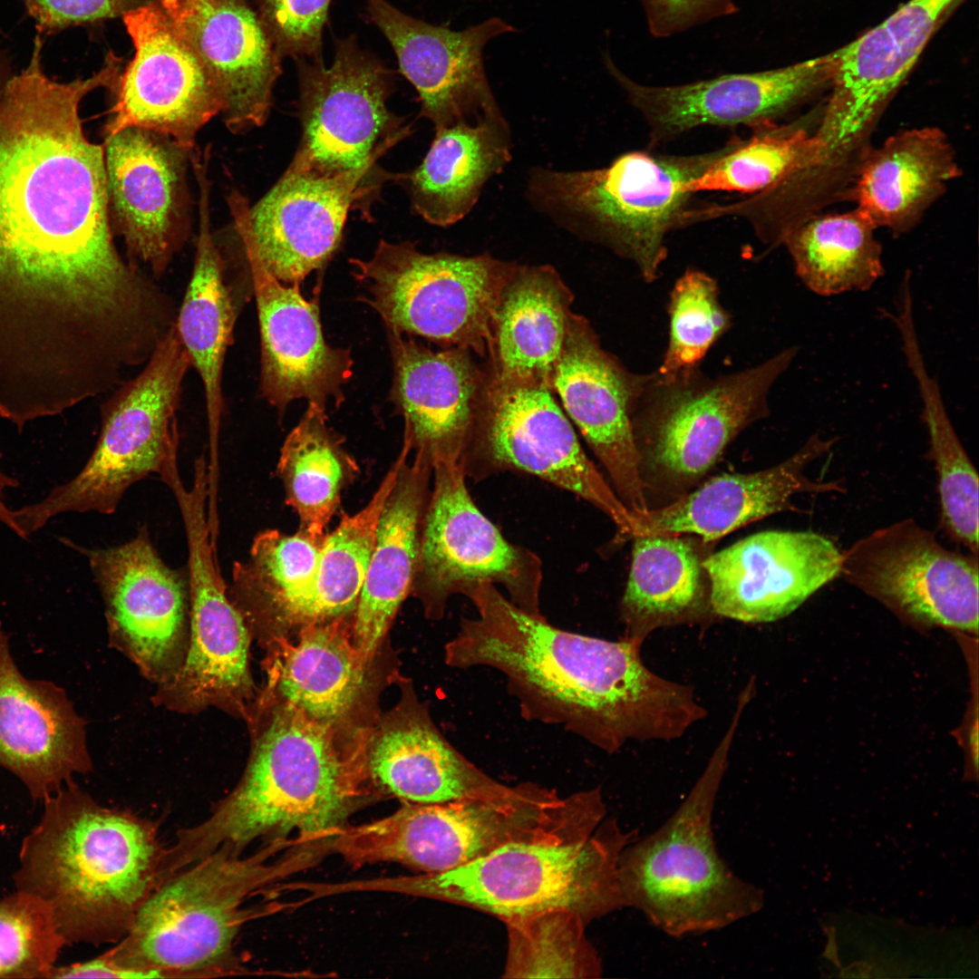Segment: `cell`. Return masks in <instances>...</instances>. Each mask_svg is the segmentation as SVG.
Segmentation results:
<instances>
[{"instance_id":"cell-9","label":"cell","mask_w":979,"mask_h":979,"mask_svg":"<svg viewBox=\"0 0 979 979\" xmlns=\"http://www.w3.org/2000/svg\"><path fill=\"white\" fill-rule=\"evenodd\" d=\"M737 141L690 155L632 150L588 170L537 169L528 196L557 223L630 260L652 283L667 257L668 234L682 228L690 208L689 184Z\"/></svg>"},{"instance_id":"cell-49","label":"cell","mask_w":979,"mask_h":979,"mask_svg":"<svg viewBox=\"0 0 979 979\" xmlns=\"http://www.w3.org/2000/svg\"><path fill=\"white\" fill-rule=\"evenodd\" d=\"M332 0H254L262 24L284 58H322Z\"/></svg>"},{"instance_id":"cell-42","label":"cell","mask_w":979,"mask_h":979,"mask_svg":"<svg viewBox=\"0 0 979 979\" xmlns=\"http://www.w3.org/2000/svg\"><path fill=\"white\" fill-rule=\"evenodd\" d=\"M902 350L922 402L929 451L938 478L940 525L955 542L978 557V475L947 413L939 383L928 372L911 323L898 328Z\"/></svg>"},{"instance_id":"cell-50","label":"cell","mask_w":979,"mask_h":979,"mask_svg":"<svg viewBox=\"0 0 979 979\" xmlns=\"http://www.w3.org/2000/svg\"><path fill=\"white\" fill-rule=\"evenodd\" d=\"M38 35L122 17L150 0H21Z\"/></svg>"},{"instance_id":"cell-39","label":"cell","mask_w":979,"mask_h":979,"mask_svg":"<svg viewBox=\"0 0 979 979\" xmlns=\"http://www.w3.org/2000/svg\"><path fill=\"white\" fill-rule=\"evenodd\" d=\"M629 577L620 603L624 637L643 644L660 627L703 621L712 612L700 538L646 534L632 538Z\"/></svg>"},{"instance_id":"cell-51","label":"cell","mask_w":979,"mask_h":979,"mask_svg":"<svg viewBox=\"0 0 979 979\" xmlns=\"http://www.w3.org/2000/svg\"><path fill=\"white\" fill-rule=\"evenodd\" d=\"M649 30L664 37L736 11L732 0H643Z\"/></svg>"},{"instance_id":"cell-35","label":"cell","mask_w":979,"mask_h":979,"mask_svg":"<svg viewBox=\"0 0 979 979\" xmlns=\"http://www.w3.org/2000/svg\"><path fill=\"white\" fill-rule=\"evenodd\" d=\"M962 174L946 134L936 127L900 131L868 150L848 197L877 228L913 229Z\"/></svg>"},{"instance_id":"cell-8","label":"cell","mask_w":979,"mask_h":979,"mask_svg":"<svg viewBox=\"0 0 979 979\" xmlns=\"http://www.w3.org/2000/svg\"><path fill=\"white\" fill-rule=\"evenodd\" d=\"M606 815L599 790L560 797L534 783L494 797L406 802L389 816L344 827L336 852L354 868L394 862L420 873L466 865L511 842L591 831Z\"/></svg>"},{"instance_id":"cell-15","label":"cell","mask_w":979,"mask_h":979,"mask_svg":"<svg viewBox=\"0 0 979 979\" xmlns=\"http://www.w3.org/2000/svg\"><path fill=\"white\" fill-rule=\"evenodd\" d=\"M432 474L412 588L426 616L441 618L452 596L467 597L490 583L504 587L519 608L543 616L542 563L537 554L509 542L480 510L460 463H437Z\"/></svg>"},{"instance_id":"cell-3","label":"cell","mask_w":979,"mask_h":979,"mask_svg":"<svg viewBox=\"0 0 979 979\" xmlns=\"http://www.w3.org/2000/svg\"><path fill=\"white\" fill-rule=\"evenodd\" d=\"M341 733L276 702L237 787L203 821L180 829L165 848L169 877L220 847L237 854L258 839L330 844L348 819L378 798L363 766L364 739L344 751Z\"/></svg>"},{"instance_id":"cell-24","label":"cell","mask_w":979,"mask_h":979,"mask_svg":"<svg viewBox=\"0 0 979 979\" xmlns=\"http://www.w3.org/2000/svg\"><path fill=\"white\" fill-rule=\"evenodd\" d=\"M371 21L392 46L400 73L415 88L421 115L439 130L500 110L489 83L483 50L516 28L494 16L455 31L410 16L387 0H365Z\"/></svg>"},{"instance_id":"cell-23","label":"cell","mask_w":979,"mask_h":979,"mask_svg":"<svg viewBox=\"0 0 979 979\" xmlns=\"http://www.w3.org/2000/svg\"><path fill=\"white\" fill-rule=\"evenodd\" d=\"M103 147L110 216L129 255L159 276L187 235L189 152L139 127L106 136Z\"/></svg>"},{"instance_id":"cell-38","label":"cell","mask_w":979,"mask_h":979,"mask_svg":"<svg viewBox=\"0 0 979 979\" xmlns=\"http://www.w3.org/2000/svg\"><path fill=\"white\" fill-rule=\"evenodd\" d=\"M510 159V131L499 110L436 130L422 163L396 180L418 215L444 228L470 213L485 184Z\"/></svg>"},{"instance_id":"cell-18","label":"cell","mask_w":979,"mask_h":979,"mask_svg":"<svg viewBox=\"0 0 979 979\" xmlns=\"http://www.w3.org/2000/svg\"><path fill=\"white\" fill-rule=\"evenodd\" d=\"M122 19L134 55L111 92L105 135L139 127L169 136L189 152L199 130L224 110L218 84L158 0Z\"/></svg>"},{"instance_id":"cell-27","label":"cell","mask_w":979,"mask_h":979,"mask_svg":"<svg viewBox=\"0 0 979 979\" xmlns=\"http://www.w3.org/2000/svg\"><path fill=\"white\" fill-rule=\"evenodd\" d=\"M376 169L335 178L282 175L249 208L252 236L267 270L286 285H300L323 268L342 239L350 208L378 189Z\"/></svg>"},{"instance_id":"cell-41","label":"cell","mask_w":979,"mask_h":979,"mask_svg":"<svg viewBox=\"0 0 979 979\" xmlns=\"http://www.w3.org/2000/svg\"><path fill=\"white\" fill-rule=\"evenodd\" d=\"M877 228L857 208L842 214H815L782 238L798 277L812 293L833 296L869 290L883 276Z\"/></svg>"},{"instance_id":"cell-26","label":"cell","mask_w":979,"mask_h":979,"mask_svg":"<svg viewBox=\"0 0 979 979\" xmlns=\"http://www.w3.org/2000/svg\"><path fill=\"white\" fill-rule=\"evenodd\" d=\"M958 0H909L835 51L831 92L819 132L832 146L868 143L874 127L945 15Z\"/></svg>"},{"instance_id":"cell-44","label":"cell","mask_w":979,"mask_h":979,"mask_svg":"<svg viewBox=\"0 0 979 979\" xmlns=\"http://www.w3.org/2000/svg\"><path fill=\"white\" fill-rule=\"evenodd\" d=\"M324 538L304 530L286 535L267 529L256 536L248 559L234 563L228 586L231 600L246 620L264 621L311 586Z\"/></svg>"},{"instance_id":"cell-16","label":"cell","mask_w":979,"mask_h":979,"mask_svg":"<svg viewBox=\"0 0 979 979\" xmlns=\"http://www.w3.org/2000/svg\"><path fill=\"white\" fill-rule=\"evenodd\" d=\"M978 557L944 547L913 519L842 551L840 576L916 623L978 631Z\"/></svg>"},{"instance_id":"cell-7","label":"cell","mask_w":979,"mask_h":979,"mask_svg":"<svg viewBox=\"0 0 979 979\" xmlns=\"http://www.w3.org/2000/svg\"><path fill=\"white\" fill-rule=\"evenodd\" d=\"M289 841H273L250 856L220 847L160 884L129 933L104 954L150 978L216 977L246 972L234 942L249 912L244 902L266 885L314 858L305 848L275 863Z\"/></svg>"},{"instance_id":"cell-1","label":"cell","mask_w":979,"mask_h":979,"mask_svg":"<svg viewBox=\"0 0 979 979\" xmlns=\"http://www.w3.org/2000/svg\"><path fill=\"white\" fill-rule=\"evenodd\" d=\"M42 47L36 35L28 65L0 88V302L56 311L64 330L116 331L159 296L115 247L104 147L80 117L121 64L108 56L91 77L61 82L44 73Z\"/></svg>"},{"instance_id":"cell-29","label":"cell","mask_w":979,"mask_h":979,"mask_svg":"<svg viewBox=\"0 0 979 979\" xmlns=\"http://www.w3.org/2000/svg\"><path fill=\"white\" fill-rule=\"evenodd\" d=\"M0 767L42 802L92 769L85 721L62 687L22 674L1 622Z\"/></svg>"},{"instance_id":"cell-48","label":"cell","mask_w":979,"mask_h":979,"mask_svg":"<svg viewBox=\"0 0 979 979\" xmlns=\"http://www.w3.org/2000/svg\"><path fill=\"white\" fill-rule=\"evenodd\" d=\"M64 946L43 900L16 889L0 898V978L50 979Z\"/></svg>"},{"instance_id":"cell-43","label":"cell","mask_w":979,"mask_h":979,"mask_svg":"<svg viewBox=\"0 0 979 979\" xmlns=\"http://www.w3.org/2000/svg\"><path fill=\"white\" fill-rule=\"evenodd\" d=\"M342 443L327 425L325 408L308 402L281 449L276 473L286 502L299 516L302 530L315 538L325 537L343 490L358 473Z\"/></svg>"},{"instance_id":"cell-21","label":"cell","mask_w":979,"mask_h":979,"mask_svg":"<svg viewBox=\"0 0 979 979\" xmlns=\"http://www.w3.org/2000/svg\"><path fill=\"white\" fill-rule=\"evenodd\" d=\"M63 542L87 558L111 633L145 672L174 675L185 656L189 623L187 567L172 568L163 561L145 525L113 547L88 548L65 538Z\"/></svg>"},{"instance_id":"cell-12","label":"cell","mask_w":979,"mask_h":979,"mask_svg":"<svg viewBox=\"0 0 979 979\" xmlns=\"http://www.w3.org/2000/svg\"><path fill=\"white\" fill-rule=\"evenodd\" d=\"M363 300L391 333L489 354L501 291L517 267L482 254H425L412 242L380 240L369 259L351 258Z\"/></svg>"},{"instance_id":"cell-33","label":"cell","mask_w":979,"mask_h":979,"mask_svg":"<svg viewBox=\"0 0 979 979\" xmlns=\"http://www.w3.org/2000/svg\"><path fill=\"white\" fill-rule=\"evenodd\" d=\"M347 616L302 627L295 643L277 642L269 668L276 702L345 732L370 692V667L353 640Z\"/></svg>"},{"instance_id":"cell-31","label":"cell","mask_w":979,"mask_h":979,"mask_svg":"<svg viewBox=\"0 0 979 979\" xmlns=\"http://www.w3.org/2000/svg\"><path fill=\"white\" fill-rule=\"evenodd\" d=\"M393 378L390 399L405 422L404 441L431 467L460 463L487 381L470 352L433 351L390 332Z\"/></svg>"},{"instance_id":"cell-53","label":"cell","mask_w":979,"mask_h":979,"mask_svg":"<svg viewBox=\"0 0 979 979\" xmlns=\"http://www.w3.org/2000/svg\"><path fill=\"white\" fill-rule=\"evenodd\" d=\"M17 486V480L0 468V523L10 530L15 529L14 509L6 503L5 493Z\"/></svg>"},{"instance_id":"cell-25","label":"cell","mask_w":979,"mask_h":979,"mask_svg":"<svg viewBox=\"0 0 979 979\" xmlns=\"http://www.w3.org/2000/svg\"><path fill=\"white\" fill-rule=\"evenodd\" d=\"M842 551L812 531L770 530L707 555L712 612L744 623L787 616L840 575Z\"/></svg>"},{"instance_id":"cell-32","label":"cell","mask_w":979,"mask_h":979,"mask_svg":"<svg viewBox=\"0 0 979 979\" xmlns=\"http://www.w3.org/2000/svg\"><path fill=\"white\" fill-rule=\"evenodd\" d=\"M834 443L835 439L814 434L793 455L771 468L716 476L665 506L633 514L631 538L646 534H693L710 543L790 508L797 494L841 491L835 482H817L806 475L809 465Z\"/></svg>"},{"instance_id":"cell-22","label":"cell","mask_w":979,"mask_h":979,"mask_svg":"<svg viewBox=\"0 0 979 979\" xmlns=\"http://www.w3.org/2000/svg\"><path fill=\"white\" fill-rule=\"evenodd\" d=\"M645 377L631 373L606 352L587 321L572 315L551 390L633 514L649 509L632 426Z\"/></svg>"},{"instance_id":"cell-4","label":"cell","mask_w":979,"mask_h":979,"mask_svg":"<svg viewBox=\"0 0 979 979\" xmlns=\"http://www.w3.org/2000/svg\"><path fill=\"white\" fill-rule=\"evenodd\" d=\"M43 803L21 843L15 889L49 906L66 945L118 943L158 886L157 827L101 805L74 781Z\"/></svg>"},{"instance_id":"cell-36","label":"cell","mask_w":979,"mask_h":979,"mask_svg":"<svg viewBox=\"0 0 979 979\" xmlns=\"http://www.w3.org/2000/svg\"><path fill=\"white\" fill-rule=\"evenodd\" d=\"M199 189V228L190 280L174 323L190 364L203 384L209 439L208 477L218 478V441L224 412L222 372L233 341L237 307L225 280V266L210 227L208 165L193 168Z\"/></svg>"},{"instance_id":"cell-17","label":"cell","mask_w":979,"mask_h":979,"mask_svg":"<svg viewBox=\"0 0 979 979\" xmlns=\"http://www.w3.org/2000/svg\"><path fill=\"white\" fill-rule=\"evenodd\" d=\"M188 547L189 642L169 680L176 703L197 708L242 705L251 696L247 622L222 578L211 540L207 492L198 486L175 494Z\"/></svg>"},{"instance_id":"cell-19","label":"cell","mask_w":979,"mask_h":979,"mask_svg":"<svg viewBox=\"0 0 979 979\" xmlns=\"http://www.w3.org/2000/svg\"><path fill=\"white\" fill-rule=\"evenodd\" d=\"M835 59L834 51L778 69L723 74L672 86L636 82L608 55L605 64L646 123L654 148L700 127L742 125L756 131L776 125L830 86Z\"/></svg>"},{"instance_id":"cell-45","label":"cell","mask_w":979,"mask_h":979,"mask_svg":"<svg viewBox=\"0 0 979 979\" xmlns=\"http://www.w3.org/2000/svg\"><path fill=\"white\" fill-rule=\"evenodd\" d=\"M509 977H598L601 964L584 935L583 918L552 910L505 920Z\"/></svg>"},{"instance_id":"cell-46","label":"cell","mask_w":979,"mask_h":979,"mask_svg":"<svg viewBox=\"0 0 979 979\" xmlns=\"http://www.w3.org/2000/svg\"><path fill=\"white\" fill-rule=\"evenodd\" d=\"M810 145L803 128L778 124L753 131L717 159L689 184L694 194L726 191L752 195L763 191L797 169Z\"/></svg>"},{"instance_id":"cell-28","label":"cell","mask_w":979,"mask_h":979,"mask_svg":"<svg viewBox=\"0 0 979 979\" xmlns=\"http://www.w3.org/2000/svg\"><path fill=\"white\" fill-rule=\"evenodd\" d=\"M218 84L233 133L263 125L282 58L248 0H158Z\"/></svg>"},{"instance_id":"cell-47","label":"cell","mask_w":979,"mask_h":979,"mask_svg":"<svg viewBox=\"0 0 979 979\" xmlns=\"http://www.w3.org/2000/svg\"><path fill=\"white\" fill-rule=\"evenodd\" d=\"M669 338L661 373L699 366L710 348L731 327L717 281L703 271L687 269L674 283L668 302Z\"/></svg>"},{"instance_id":"cell-37","label":"cell","mask_w":979,"mask_h":979,"mask_svg":"<svg viewBox=\"0 0 979 979\" xmlns=\"http://www.w3.org/2000/svg\"><path fill=\"white\" fill-rule=\"evenodd\" d=\"M573 296L549 266H519L499 298L489 355L493 377L551 390Z\"/></svg>"},{"instance_id":"cell-20","label":"cell","mask_w":979,"mask_h":979,"mask_svg":"<svg viewBox=\"0 0 979 979\" xmlns=\"http://www.w3.org/2000/svg\"><path fill=\"white\" fill-rule=\"evenodd\" d=\"M228 203L257 302L262 395L281 412L296 399L324 408L334 400L339 406L344 399L343 386L353 373L350 351L325 342L317 296L305 299L300 285L284 284L267 270L252 236L247 199L236 194Z\"/></svg>"},{"instance_id":"cell-6","label":"cell","mask_w":979,"mask_h":979,"mask_svg":"<svg viewBox=\"0 0 979 979\" xmlns=\"http://www.w3.org/2000/svg\"><path fill=\"white\" fill-rule=\"evenodd\" d=\"M743 712L731 724L688 795L655 830L634 838L619 861L626 906L682 938L726 928L759 912L763 892L737 876L716 848L715 801Z\"/></svg>"},{"instance_id":"cell-2","label":"cell","mask_w":979,"mask_h":979,"mask_svg":"<svg viewBox=\"0 0 979 979\" xmlns=\"http://www.w3.org/2000/svg\"><path fill=\"white\" fill-rule=\"evenodd\" d=\"M467 597L477 616L462 618L445 645V662L500 672L528 721L560 725L613 753L629 740L679 738L706 715L689 686L643 664L637 641L557 628L490 583Z\"/></svg>"},{"instance_id":"cell-14","label":"cell","mask_w":979,"mask_h":979,"mask_svg":"<svg viewBox=\"0 0 979 979\" xmlns=\"http://www.w3.org/2000/svg\"><path fill=\"white\" fill-rule=\"evenodd\" d=\"M551 392L488 375L460 460L465 477L480 482L505 471L536 476L589 502L630 538L633 513L587 457Z\"/></svg>"},{"instance_id":"cell-11","label":"cell","mask_w":979,"mask_h":979,"mask_svg":"<svg viewBox=\"0 0 979 979\" xmlns=\"http://www.w3.org/2000/svg\"><path fill=\"white\" fill-rule=\"evenodd\" d=\"M191 366L174 325L136 377L102 407L101 433L81 470L38 501L14 509L17 536L27 538L64 513H114L126 491L159 475L178 450L176 412Z\"/></svg>"},{"instance_id":"cell-10","label":"cell","mask_w":979,"mask_h":979,"mask_svg":"<svg viewBox=\"0 0 979 979\" xmlns=\"http://www.w3.org/2000/svg\"><path fill=\"white\" fill-rule=\"evenodd\" d=\"M798 352L715 377L699 366L646 373L632 413L645 490L680 496L698 483L744 428L768 415L770 391Z\"/></svg>"},{"instance_id":"cell-13","label":"cell","mask_w":979,"mask_h":979,"mask_svg":"<svg viewBox=\"0 0 979 979\" xmlns=\"http://www.w3.org/2000/svg\"><path fill=\"white\" fill-rule=\"evenodd\" d=\"M302 136L283 175L335 178L376 163L407 137L411 126L387 107L393 73L361 47L356 35L336 40L330 65L294 60Z\"/></svg>"},{"instance_id":"cell-52","label":"cell","mask_w":979,"mask_h":979,"mask_svg":"<svg viewBox=\"0 0 979 979\" xmlns=\"http://www.w3.org/2000/svg\"><path fill=\"white\" fill-rule=\"evenodd\" d=\"M50 978H150L146 973L115 964L104 953L92 959L55 965Z\"/></svg>"},{"instance_id":"cell-30","label":"cell","mask_w":979,"mask_h":979,"mask_svg":"<svg viewBox=\"0 0 979 979\" xmlns=\"http://www.w3.org/2000/svg\"><path fill=\"white\" fill-rule=\"evenodd\" d=\"M363 765L376 795L441 803L494 797L511 787L487 775L443 737L425 704L406 687L400 703L367 730Z\"/></svg>"},{"instance_id":"cell-34","label":"cell","mask_w":979,"mask_h":979,"mask_svg":"<svg viewBox=\"0 0 979 979\" xmlns=\"http://www.w3.org/2000/svg\"><path fill=\"white\" fill-rule=\"evenodd\" d=\"M431 463L415 454L402 462L379 518L374 545L353 616V640L373 663L416 573L421 530L430 497Z\"/></svg>"},{"instance_id":"cell-5","label":"cell","mask_w":979,"mask_h":979,"mask_svg":"<svg viewBox=\"0 0 979 979\" xmlns=\"http://www.w3.org/2000/svg\"><path fill=\"white\" fill-rule=\"evenodd\" d=\"M636 837L608 819L595 831L511 842L451 870L366 879L364 887L460 904L503 920L566 910L587 923L626 907L619 861Z\"/></svg>"},{"instance_id":"cell-40","label":"cell","mask_w":979,"mask_h":979,"mask_svg":"<svg viewBox=\"0 0 979 979\" xmlns=\"http://www.w3.org/2000/svg\"><path fill=\"white\" fill-rule=\"evenodd\" d=\"M410 451L402 450L378 490L360 511L345 515L325 535L317 570L311 586L284 603L265 622L303 626L349 616L354 612L374 545L384 502ZM282 624V625H283Z\"/></svg>"}]
</instances>
